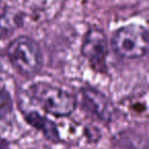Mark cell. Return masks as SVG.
<instances>
[{
  "instance_id": "cell-1",
  "label": "cell",
  "mask_w": 149,
  "mask_h": 149,
  "mask_svg": "<svg viewBox=\"0 0 149 149\" xmlns=\"http://www.w3.org/2000/svg\"><path fill=\"white\" fill-rule=\"evenodd\" d=\"M28 94L45 111L54 116H68L77 107L74 94L45 82H38L28 88Z\"/></svg>"
},
{
  "instance_id": "cell-2",
  "label": "cell",
  "mask_w": 149,
  "mask_h": 149,
  "mask_svg": "<svg viewBox=\"0 0 149 149\" xmlns=\"http://www.w3.org/2000/svg\"><path fill=\"white\" fill-rule=\"evenodd\" d=\"M7 55L15 68L24 77L32 78L41 70L43 56L39 44L27 36L15 39L7 47Z\"/></svg>"
},
{
  "instance_id": "cell-3",
  "label": "cell",
  "mask_w": 149,
  "mask_h": 149,
  "mask_svg": "<svg viewBox=\"0 0 149 149\" xmlns=\"http://www.w3.org/2000/svg\"><path fill=\"white\" fill-rule=\"evenodd\" d=\"M110 45L118 56L136 59L145 56L148 51V33L144 27L129 25L118 29L112 35Z\"/></svg>"
},
{
  "instance_id": "cell-4",
  "label": "cell",
  "mask_w": 149,
  "mask_h": 149,
  "mask_svg": "<svg viewBox=\"0 0 149 149\" xmlns=\"http://www.w3.org/2000/svg\"><path fill=\"white\" fill-rule=\"evenodd\" d=\"M81 52L94 70L98 72H106L108 42L106 35L102 30L91 28L86 33L82 43Z\"/></svg>"
},
{
  "instance_id": "cell-5",
  "label": "cell",
  "mask_w": 149,
  "mask_h": 149,
  "mask_svg": "<svg viewBox=\"0 0 149 149\" xmlns=\"http://www.w3.org/2000/svg\"><path fill=\"white\" fill-rule=\"evenodd\" d=\"M81 103L83 109L103 123L111 120L113 108L110 100L98 90L91 87L83 88L81 91Z\"/></svg>"
},
{
  "instance_id": "cell-6",
  "label": "cell",
  "mask_w": 149,
  "mask_h": 149,
  "mask_svg": "<svg viewBox=\"0 0 149 149\" xmlns=\"http://www.w3.org/2000/svg\"><path fill=\"white\" fill-rule=\"evenodd\" d=\"M25 118L30 126L40 131L51 142L60 141V136L56 125L46 116H42L37 111H30L25 114Z\"/></svg>"
},
{
  "instance_id": "cell-7",
  "label": "cell",
  "mask_w": 149,
  "mask_h": 149,
  "mask_svg": "<svg viewBox=\"0 0 149 149\" xmlns=\"http://www.w3.org/2000/svg\"><path fill=\"white\" fill-rule=\"evenodd\" d=\"M23 15L17 9L0 6V39L5 38L22 27Z\"/></svg>"
},
{
  "instance_id": "cell-8",
  "label": "cell",
  "mask_w": 149,
  "mask_h": 149,
  "mask_svg": "<svg viewBox=\"0 0 149 149\" xmlns=\"http://www.w3.org/2000/svg\"><path fill=\"white\" fill-rule=\"evenodd\" d=\"M13 102L5 86L0 82V120H6L13 114Z\"/></svg>"
},
{
  "instance_id": "cell-9",
  "label": "cell",
  "mask_w": 149,
  "mask_h": 149,
  "mask_svg": "<svg viewBox=\"0 0 149 149\" xmlns=\"http://www.w3.org/2000/svg\"><path fill=\"white\" fill-rule=\"evenodd\" d=\"M0 149H10L9 143L2 138H0Z\"/></svg>"
}]
</instances>
